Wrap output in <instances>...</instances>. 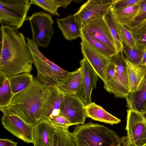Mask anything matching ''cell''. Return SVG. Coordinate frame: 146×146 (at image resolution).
Here are the masks:
<instances>
[{"mask_svg":"<svg viewBox=\"0 0 146 146\" xmlns=\"http://www.w3.org/2000/svg\"><path fill=\"white\" fill-rule=\"evenodd\" d=\"M115 72V66L112 60L108 66L106 70V82L110 81L114 75Z\"/></svg>","mask_w":146,"mask_h":146,"instance_id":"e575fe53","label":"cell"},{"mask_svg":"<svg viewBox=\"0 0 146 146\" xmlns=\"http://www.w3.org/2000/svg\"><path fill=\"white\" fill-rule=\"evenodd\" d=\"M52 125L56 127L68 129L73 124L67 119L64 116L59 115L47 119Z\"/></svg>","mask_w":146,"mask_h":146,"instance_id":"d6a6232c","label":"cell"},{"mask_svg":"<svg viewBox=\"0 0 146 146\" xmlns=\"http://www.w3.org/2000/svg\"><path fill=\"white\" fill-rule=\"evenodd\" d=\"M82 72V82L76 95L80 98L86 105L92 102V91L96 88L98 76L84 58L80 61Z\"/></svg>","mask_w":146,"mask_h":146,"instance_id":"4fadbf2b","label":"cell"},{"mask_svg":"<svg viewBox=\"0 0 146 146\" xmlns=\"http://www.w3.org/2000/svg\"><path fill=\"white\" fill-rule=\"evenodd\" d=\"M26 20L30 23L32 40L39 46L47 48L54 34V22L51 15L42 11L36 12Z\"/></svg>","mask_w":146,"mask_h":146,"instance_id":"ba28073f","label":"cell"},{"mask_svg":"<svg viewBox=\"0 0 146 146\" xmlns=\"http://www.w3.org/2000/svg\"><path fill=\"white\" fill-rule=\"evenodd\" d=\"M126 136L120 138L123 146H146V112L127 110Z\"/></svg>","mask_w":146,"mask_h":146,"instance_id":"5b68a950","label":"cell"},{"mask_svg":"<svg viewBox=\"0 0 146 146\" xmlns=\"http://www.w3.org/2000/svg\"><path fill=\"white\" fill-rule=\"evenodd\" d=\"M114 0H89L83 4L74 15L82 24L104 18L111 8Z\"/></svg>","mask_w":146,"mask_h":146,"instance_id":"30bf717a","label":"cell"},{"mask_svg":"<svg viewBox=\"0 0 146 146\" xmlns=\"http://www.w3.org/2000/svg\"><path fill=\"white\" fill-rule=\"evenodd\" d=\"M130 30L135 39L136 49L143 51L146 48V22Z\"/></svg>","mask_w":146,"mask_h":146,"instance_id":"83f0119b","label":"cell"},{"mask_svg":"<svg viewBox=\"0 0 146 146\" xmlns=\"http://www.w3.org/2000/svg\"><path fill=\"white\" fill-rule=\"evenodd\" d=\"M104 18L108 25L113 38L117 53H123V44L120 35L118 24L115 19L111 8Z\"/></svg>","mask_w":146,"mask_h":146,"instance_id":"7402d4cb","label":"cell"},{"mask_svg":"<svg viewBox=\"0 0 146 146\" xmlns=\"http://www.w3.org/2000/svg\"><path fill=\"white\" fill-rule=\"evenodd\" d=\"M0 110L3 113L1 121L3 127L17 138L33 144L34 126L25 121L8 107Z\"/></svg>","mask_w":146,"mask_h":146,"instance_id":"9c48e42d","label":"cell"},{"mask_svg":"<svg viewBox=\"0 0 146 146\" xmlns=\"http://www.w3.org/2000/svg\"><path fill=\"white\" fill-rule=\"evenodd\" d=\"M125 99L129 109L141 113L146 112V75L136 89L130 92Z\"/></svg>","mask_w":146,"mask_h":146,"instance_id":"2e32d148","label":"cell"},{"mask_svg":"<svg viewBox=\"0 0 146 146\" xmlns=\"http://www.w3.org/2000/svg\"><path fill=\"white\" fill-rule=\"evenodd\" d=\"M118 26L123 44L129 47L136 49L135 41L131 31L125 26L118 24Z\"/></svg>","mask_w":146,"mask_h":146,"instance_id":"f546056e","label":"cell"},{"mask_svg":"<svg viewBox=\"0 0 146 146\" xmlns=\"http://www.w3.org/2000/svg\"><path fill=\"white\" fill-rule=\"evenodd\" d=\"M121 146H123V145H121Z\"/></svg>","mask_w":146,"mask_h":146,"instance_id":"ab89813d","label":"cell"},{"mask_svg":"<svg viewBox=\"0 0 146 146\" xmlns=\"http://www.w3.org/2000/svg\"><path fill=\"white\" fill-rule=\"evenodd\" d=\"M139 7L138 4L116 10H112L118 23L125 26L133 18Z\"/></svg>","mask_w":146,"mask_h":146,"instance_id":"d4e9b609","label":"cell"},{"mask_svg":"<svg viewBox=\"0 0 146 146\" xmlns=\"http://www.w3.org/2000/svg\"><path fill=\"white\" fill-rule=\"evenodd\" d=\"M64 94L59 115L66 117L73 125L84 123L87 116L82 100L75 95Z\"/></svg>","mask_w":146,"mask_h":146,"instance_id":"8fae6325","label":"cell"},{"mask_svg":"<svg viewBox=\"0 0 146 146\" xmlns=\"http://www.w3.org/2000/svg\"><path fill=\"white\" fill-rule=\"evenodd\" d=\"M82 53L98 76L104 83L106 82V71L112 61L108 57L98 51L84 41L80 42Z\"/></svg>","mask_w":146,"mask_h":146,"instance_id":"7c38bea8","label":"cell"},{"mask_svg":"<svg viewBox=\"0 0 146 146\" xmlns=\"http://www.w3.org/2000/svg\"><path fill=\"white\" fill-rule=\"evenodd\" d=\"M141 0H114L111 9L114 11L138 4Z\"/></svg>","mask_w":146,"mask_h":146,"instance_id":"836d02e7","label":"cell"},{"mask_svg":"<svg viewBox=\"0 0 146 146\" xmlns=\"http://www.w3.org/2000/svg\"><path fill=\"white\" fill-rule=\"evenodd\" d=\"M80 38L83 40L94 48L104 55L111 58L116 52L109 48L95 39L84 30L82 29Z\"/></svg>","mask_w":146,"mask_h":146,"instance_id":"4316f807","label":"cell"},{"mask_svg":"<svg viewBox=\"0 0 146 146\" xmlns=\"http://www.w3.org/2000/svg\"><path fill=\"white\" fill-rule=\"evenodd\" d=\"M0 109L7 107L14 97L8 78L0 74Z\"/></svg>","mask_w":146,"mask_h":146,"instance_id":"484cf974","label":"cell"},{"mask_svg":"<svg viewBox=\"0 0 146 146\" xmlns=\"http://www.w3.org/2000/svg\"><path fill=\"white\" fill-rule=\"evenodd\" d=\"M87 117L93 120L109 124H117L121 121L94 102H92L85 106Z\"/></svg>","mask_w":146,"mask_h":146,"instance_id":"d6986e66","label":"cell"},{"mask_svg":"<svg viewBox=\"0 0 146 146\" xmlns=\"http://www.w3.org/2000/svg\"><path fill=\"white\" fill-rule=\"evenodd\" d=\"M139 4V7L136 15L132 20L125 26L130 30L146 22V0H141Z\"/></svg>","mask_w":146,"mask_h":146,"instance_id":"f1b7e54d","label":"cell"},{"mask_svg":"<svg viewBox=\"0 0 146 146\" xmlns=\"http://www.w3.org/2000/svg\"><path fill=\"white\" fill-rule=\"evenodd\" d=\"M30 1L31 5L34 4L37 6L51 15L60 17L58 11V8L52 0H30Z\"/></svg>","mask_w":146,"mask_h":146,"instance_id":"4dcf8cb0","label":"cell"},{"mask_svg":"<svg viewBox=\"0 0 146 146\" xmlns=\"http://www.w3.org/2000/svg\"><path fill=\"white\" fill-rule=\"evenodd\" d=\"M0 74L7 78L30 72L33 58L24 35L3 24L0 27Z\"/></svg>","mask_w":146,"mask_h":146,"instance_id":"6da1fadb","label":"cell"},{"mask_svg":"<svg viewBox=\"0 0 146 146\" xmlns=\"http://www.w3.org/2000/svg\"><path fill=\"white\" fill-rule=\"evenodd\" d=\"M82 29L96 40L116 52L113 38L104 18L92 20L82 24Z\"/></svg>","mask_w":146,"mask_h":146,"instance_id":"5bb4252c","label":"cell"},{"mask_svg":"<svg viewBox=\"0 0 146 146\" xmlns=\"http://www.w3.org/2000/svg\"><path fill=\"white\" fill-rule=\"evenodd\" d=\"M123 52L127 58L131 62L139 64L142 58L143 51L129 47L123 44Z\"/></svg>","mask_w":146,"mask_h":146,"instance_id":"1f68e13d","label":"cell"},{"mask_svg":"<svg viewBox=\"0 0 146 146\" xmlns=\"http://www.w3.org/2000/svg\"><path fill=\"white\" fill-rule=\"evenodd\" d=\"M110 58L115 66V73L111 80L104 83V88L116 98H125L129 92L126 58L123 53H116Z\"/></svg>","mask_w":146,"mask_h":146,"instance_id":"8992f818","label":"cell"},{"mask_svg":"<svg viewBox=\"0 0 146 146\" xmlns=\"http://www.w3.org/2000/svg\"><path fill=\"white\" fill-rule=\"evenodd\" d=\"M127 68L129 92L134 91L145 75V65L141 66L134 63L125 58Z\"/></svg>","mask_w":146,"mask_h":146,"instance_id":"44dd1931","label":"cell"},{"mask_svg":"<svg viewBox=\"0 0 146 146\" xmlns=\"http://www.w3.org/2000/svg\"><path fill=\"white\" fill-rule=\"evenodd\" d=\"M53 132V126L43 119L34 126V146H50Z\"/></svg>","mask_w":146,"mask_h":146,"instance_id":"ac0fdd59","label":"cell"},{"mask_svg":"<svg viewBox=\"0 0 146 146\" xmlns=\"http://www.w3.org/2000/svg\"><path fill=\"white\" fill-rule=\"evenodd\" d=\"M145 68H146V63L145 64ZM146 75V73H145V75Z\"/></svg>","mask_w":146,"mask_h":146,"instance_id":"f35d334b","label":"cell"},{"mask_svg":"<svg viewBox=\"0 0 146 146\" xmlns=\"http://www.w3.org/2000/svg\"><path fill=\"white\" fill-rule=\"evenodd\" d=\"M64 98V94L56 86L48 88L43 112V119L58 116Z\"/></svg>","mask_w":146,"mask_h":146,"instance_id":"9a60e30c","label":"cell"},{"mask_svg":"<svg viewBox=\"0 0 146 146\" xmlns=\"http://www.w3.org/2000/svg\"><path fill=\"white\" fill-rule=\"evenodd\" d=\"M31 5L29 0H0L1 24L20 28L26 20Z\"/></svg>","mask_w":146,"mask_h":146,"instance_id":"52a82bcc","label":"cell"},{"mask_svg":"<svg viewBox=\"0 0 146 146\" xmlns=\"http://www.w3.org/2000/svg\"><path fill=\"white\" fill-rule=\"evenodd\" d=\"M48 88L34 78L26 89L16 94L8 107L27 123L35 125L43 119Z\"/></svg>","mask_w":146,"mask_h":146,"instance_id":"7a4b0ae2","label":"cell"},{"mask_svg":"<svg viewBox=\"0 0 146 146\" xmlns=\"http://www.w3.org/2000/svg\"><path fill=\"white\" fill-rule=\"evenodd\" d=\"M26 40L32 54L33 64L37 71V79L49 88L56 86L59 81L68 77L70 72L62 68L46 57L32 39Z\"/></svg>","mask_w":146,"mask_h":146,"instance_id":"277c9868","label":"cell"},{"mask_svg":"<svg viewBox=\"0 0 146 146\" xmlns=\"http://www.w3.org/2000/svg\"><path fill=\"white\" fill-rule=\"evenodd\" d=\"M18 143L7 138L0 139V146H17Z\"/></svg>","mask_w":146,"mask_h":146,"instance_id":"8d00e7d4","label":"cell"},{"mask_svg":"<svg viewBox=\"0 0 146 146\" xmlns=\"http://www.w3.org/2000/svg\"><path fill=\"white\" fill-rule=\"evenodd\" d=\"M143 56L140 62L138 64L141 66H144L146 63V48L143 51Z\"/></svg>","mask_w":146,"mask_h":146,"instance_id":"74e56055","label":"cell"},{"mask_svg":"<svg viewBox=\"0 0 146 146\" xmlns=\"http://www.w3.org/2000/svg\"><path fill=\"white\" fill-rule=\"evenodd\" d=\"M34 78L30 72L22 73L8 78L14 96L27 88L33 82Z\"/></svg>","mask_w":146,"mask_h":146,"instance_id":"603a6c76","label":"cell"},{"mask_svg":"<svg viewBox=\"0 0 146 146\" xmlns=\"http://www.w3.org/2000/svg\"><path fill=\"white\" fill-rule=\"evenodd\" d=\"M53 126L54 132L50 146H76L68 129Z\"/></svg>","mask_w":146,"mask_h":146,"instance_id":"cb8c5ba5","label":"cell"},{"mask_svg":"<svg viewBox=\"0 0 146 146\" xmlns=\"http://www.w3.org/2000/svg\"><path fill=\"white\" fill-rule=\"evenodd\" d=\"M82 72L80 68L70 72L67 78L59 81L56 85L64 94L76 95L82 82Z\"/></svg>","mask_w":146,"mask_h":146,"instance_id":"ffe728a7","label":"cell"},{"mask_svg":"<svg viewBox=\"0 0 146 146\" xmlns=\"http://www.w3.org/2000/svg\"><path fill=\"white\" fill-rule=\"evenodd\" d=\"M71 135L76 146H121L116 132L91 121L74 127Z\"/></svg>","mask_w":146,"mask_h":146,"instance_id":"3957f363","label":"cell"},{"mask_svg":"<svg viewBox=\"0 0 146 146\" xmlns=\"http://www.w3.org/2000/svg\"><path fill=\"white\" fill-rule=\"evenodd\" d=\"M56 22L66 40H72L81 37L82 25L76 20L74 15L62 18H56Z\"/></svg>","mask_w":146,"mask_h":146,"instance_id":"e0dca14e","label":"cell"},{"mask_svg":"<svg viewBox=\"0 0 146 146\" xmlns=\"http://www.w3.org/2000/svg\"><path fill=\"white\" fill-rule=\"evenodd\" d=\"M52 1L59 8L62 7L65 8L70 5L72 0H52Z\"/></svg>","mask_w":146,"mask_h":146,"instance_id":"d590c367","label":"cell"}]
</instances>
